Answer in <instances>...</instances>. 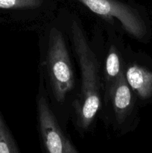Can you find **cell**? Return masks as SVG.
Segmentation results:
<instances>
[{
  "mask_svg": "<svg viewBox=\"0 0 152 153\" xmlns=\"http://www.w3.org/2000/svg\"><path fill=\"white\" fill-rule=\"evenodd\" d=\"M64 34L56 26L47 31L43 65L54 102L63 105L76 87L74 69Z\"/></svg>",
  "mask_w": 152,
  "mask_h": 153,
  "instance_id": "cell-2",
  "label": "cell"
},
{
  "mask_svg": "<svg viewBox=\"0 0 152 153\" xmlns=\"http://www.w3.org/2000/svg\"><path fill=\"white\" fill-rule=\"evenodd\" d=\"M126 80L136 97L147 100L152 97V71L137 64H125Z\"/></svg>",
  "mask_w": 152,
  "mask_h": 153,
  "instance_id": "cell-7",
  "label": "cell"
},
{
  "mask_svg": "<svg viewBox=\"0 0 152 153\" xmlns=\"http://www.w3.org/2000/svg\"><path fill=\"white\" fill-rule=\"evenodd\" d=\"M125 61L118 47L113 43L110 45L104 60V69L101 73L102 81V103L108 96L121 73L125 70Z\"/></svg>",
  "mask_w": 152,
  "mask_h": 153,
  "instance_id": "cell-6",
  "label": "cell"
},
{
  "mask_svg": "<svg viewBox=\"0 0 152 153\" xmlns=\"http://www.w3.org/2000/svg\"><path fill=\"white\" fill-rule=\"evenodd\" d=\"M89 9L105 22H118L125 32L138 40L147 33L145 22L138 10L123 0H72Z\"/></svg>",
  "mask_w": 152,
  "mask_h": 153,
  "instance_id": "cell-3",
  "label": "cell"
},
{
  "mask_svg": "<svg viewBox=\"0 0 152 153\" xmlns=\"http://www.w3.org/2000/svg\"><path fill=\"white\" fill-rule=\"evenodd\" d=\"M135 97L127 82L124 70L112 88L107 100L104 102L106 106L111 107L113 123L118 129H125L127 126V121L130 119L135 107Z\"/></svg>",
  "mask_w": 152,
  "mask_h": 153,
  "instance_id": "cell-5",
  "label": "cell"
},
{
  "mask_svg": "<svg viewBox=\"0 0 152 153\" xmlns=\"http://www.w3.org/2000/svg\"><path fill=\"white\" fill-rule=\"evenodd\" d=\"M69 37L80 73V91L72 104L76 128L86 131L93 124L102 106L101 64L88 40L80 20L71 18Z\"/></svg>",
  "mask_w": 152,
  "mask_h": 153,
  "instance_id": "cell-1",
  "label": "cell"
},
{
  "mask_svg": "<svg viewBox=\"0 0 152 153\" xmlns=\"http://www.w3.org/2000/svg\"><path fill=\"white\" fill-rule=\"evenodd\" d=\"M19 147L0 112V153H19Z\"/></svg>",
  "mask_w": 152,
  "mask_h": 153,
  "instance_id": "cell-9",
  "label": "cell"
},
{
  "mask_svg": "<svg viewBox=\"0 0 152 153\" xmlns=\"http://www.w3.org/2000/svg\"><path fill=\"white\" fill-rule=\"evenodd\" d=\"M51 4L48 0H0V8L34 13L46 10Z\"/></svg>",
  "mask_w": 152,
  "mask_h": 153,
  "instance_id": "cell-8",
  "label": "cell"
},
{
  "mask_svg": "<svg viewBox=\"0 0 152 153\" xmlns=\"http://www.w3.org/2000/svg\"><path fill=\"white\" fill-rule=\"evenodd\" d=\"M37 124L40 137L45 150L49 153H77L78 150L66 134L49 104L41 75L37 96Z\"/></svg>",
  "mask_w": 152,
  "mask_h": 153,
  "instance_id": "cell-4",
  "label": "cell"
}]
</instances>
